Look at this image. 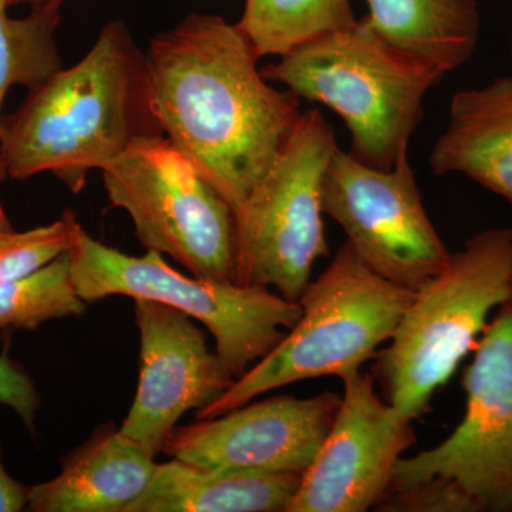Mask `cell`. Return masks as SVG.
Here are the masks:
<instances>
[{"mask_svg": "<svg viewBox=\"0 0 512 512\" xmlns=\"http://www.w3.org/2000/svg\"><path fill=\"white\" fill-rule=\"evenodd\" d=\"M164 136L237 212L301 119V99L262 76L237 25L191 13L146 52Z\"/></svg>", "mask_w": 512, "mask_h": 512, "instance_id": "1", "label": "cell"}, {"mask_svg": "<svg viewBox=\"0 0 512 512\" xmlns=\"http://www.w3.org/2000/svg\"><path fill=\"white\" fill-rule=\"evenodd\" d=\"M164 136L154 107L146 53L126 23L113 20L69 69L30 89L0 124L8 178L50 173L73 194L144 138Z\"/></svg>", "mask_w": 512, "mask_h": 512, "instance_id": "2", "label": "cell"}, {"mask_svg": "<svg viewBox=\"0 0 512 512\" xmlns=\"http://www.w3.org/2000/svg\"><path fill=\"white\" fill-rule=\"evenodd\" d=\"M261 72L299 99L335 111L348 127L349 153L382 170L409 154L424 99L444 77L384 43L363 18L279 57Z\"/></svg>", "mask_w": 512, "mask_h": 512, "instance_id": "3", "label": "cell"}, {"mask_svg": "<svg viewBox=\"0 0 512 512\" xmlns=\"http://www.w3.org/2000/svg\"><path fill=\"white\" fill-rule=\"evenodd\" d=\"M512 229H487L451 254L447 265L414 292L389 348L377 353L375 379L384 400L417 420L476 349L487 319L510 298Z\"/></svg>", "mask_w": 512, "mask_h": 512, "instance_id": "4", "label": "cell"}, {"mask_svg": "<svg viewBox=\"0 0 512 512\" xmlns=\"http://www.w3.org/2000/svg\"><path fill=\"white\" fill-rule=\"evenodd\" d=\"M413 295L372 271L345 242L306 286L299 299L301 318L281 343L198 410L197 419L221 416L302 380L336 376L345 382L356 376L392 339Z\"/></svg>", "mask_w": 512, "mask_h": 512, "instance_id": "5", "label": "cell"}, {"mask_svg": "<svg viewBox=\"0 0 512 512\" xmlns=\"http://www.w3.org/2000/svg\"><path fill=\"white\" fill-rule=\"evenodd\" d=\"M69 254L74 288L84 302L123 295L173 306L210 330L235 379L269 355L302 315L301 303L271 289L185 276L156 251L124 254L94 239L77 218Z\"/></svg>", "mask_w": 512, "mask_h": 512, "instance_id": "6", "label": "cell"}, {"mask_svg": "<svg viewBox=\"0 0 512 512\" xmlns=\"http://www.w3.org/2000/svg\"><path fill=\"white\" fill-rule=\"evenodd\" d=\"M338 148L318 109L302 113L274 164L234 214L235 284L274 288L299 302L313 265L329 255L323 185Z\"/></svg>", "mask_w": 512, "mask_h": 512, "instance_id": "7", "label": "cell"}, {"mask_svg": "<svg viewBox=\"0 0 512 512\" xmlns=\"http://www.w3.org/2000/svg\"><path fill=\"white\" fill-rule=\"evenodd\" d=\"M101 177L110 204L127 212L147 251L170 256L197 278L234 282V212L167 137L137 141Z\"/></svg>", "mask_w": 512, "mask_h": 512, "instance_id": "8", "label": "cell"}, {"mask_svg": "<svg viewBox=\"0 0 512 512\" xmlns=\"http://www.w3.org/2000/svg\"><path fill=\"white\" fill-rule=\"evenodd\" d=\"M466 413L439 446L403 457L392 491L443 478L476 501L481 511L512 512V308L485 326L463 376Z\"/></svg>", "mask_w": 512, "mask_h": 512, "instance_id": "9", "label": "cell"}, {"mask_svg": "<svg viewBox=\"0 0 512 512\" xmlns=\"http://www.w3.org/2000/svg\"><path fill=\"white\" fill-rule=\"evenodd\" d=\"M323 212L372 271L410 291L450 259L424 208L409 154L382 170L338 148L323 185Z\"/></svg>", "mask_w": 512, "mask_h": 512, "instance_id": "10", "label": "cell"}, {"mask_svg": "<svg viewBox=\"0 0 512 512\" xmlns=\"http://www.w3.org/2000/svg\"><path fill=\"white\" fill-rule=\"evenodd\" d=\"M343 387L332 429L286 512L376 508L389 493L403 454L416 444L413 421L376 393L375 376L357 373Z\"/></svg>", "mask_w": 512, "mask_h": 512, "instance_id": "11", "label": "cell"}, {"mask_svg": "<svg viewBox=\"0 0 512 512\" xmlns=\"http://www.w3.org/2000/svg\"><path fill=\"white\" fill-rule=\"evenodd\" d=\"M342 396H279L175 427L163 453L214 470L305 473L332 429Z\"/></svg>", "mask_w": 512, "mask_h": 512, "instance_id": "12", "label": "cell"}, {"mask_svg": "<svg viewBox=\"0 0 512 512\" xmlns=\"http://www.w3.org/2000/svg\"><path fill=\"white\" fill-rule=\"evenodd\" d=\"M134 302L140 379L120 431L156 458L181 417L214 402L235 377L190 316L164 303Z\"/></svg>", "mask_w": 512, "mask_h": 512, "instance_id": "13", "label": "cell"}, {"mask_svg": "<svg viewBox=\"0 0 512 512\" xmlns=\"http://www.w3.org/2000/svg\"><path fill=\"white\" fill-rule=\"evenodd\" d=\"M120 429L101 427L62 460L59 476L29 488L32 512H128L158 464Z\"/></svg>", "mask_w": 512, "mask_h": 512, "instance_id": "14", "label": "cell"}, {"mask_svg": "<svg viewBox=\"0 0 512 512\" xmlns=\"http://www.w3.org/2000/svg\"><path fill=\"white\" fill-rule=\"evenodd\" d=\"M429 164L436 175H466L512 204L511 77L454 94Z\"/></svg>", "mask_w": 512, "mask_h": 512, "instance_id": "15", "label": "cell"}, {"mask_svg": "<svg viewBox=\"0 0 512 512\" xmlns=\"http://www.w3.org/2000/svg\"><path fill=\"white\" fill-rule=\"evenodd\" d=\"M302 474L214 470L171 458L128 512H286Z\"/></svg>", "mask_w": 512, "mask_h": 512, "instance_id": "16", "label": "cell"}, {"mask_svg": "<svg viewBox=\"0 0 512 512\" xmlns=\"http://www.w3.org/2000/svg\"><path fill=\"white\" fill-rule=\"evenodd\" d=\"M363 16L397 52L446 76L473 57L480 42L477 0H366Z\"/></svg>", "mask_w": 512, "mask_h": 512, "instance_id": "17", "label": "cell"}, {"mask_svg": "<svg viewBox=\"0 0 512 512\" xmlns=\"http://www.w3.org/2000/svg\"><path fill=\"white\" fill-rule=\"evenodd\" d=\"M356 22L350 0H245L235 25L262 59L288 55Z\"/></svg>", "mask_w": 512, "mask_h": 512, "instance_id": "18", "label": "cell"}, {"mask_svg": "<svg viewBox=\"0 0 512 512\" xmlns=\"http://www.w3.org/2000/svg\"><path fill=\"white\" fill-rule=\"evenodd\" d=\"M62 6H33L23 18H12L8 2L0 0V124L3 101L13 86L35 89L63 69L56 40Z\"/></svg>", "mask_w": 512, "mask_h": 512, "instance_id": "19", "label": "cell"}, {"mask_svg": "<svg viewBox=\"0 0 512 512\" xmlns=\"http://www.w3.org/2000/svg\"><path fill=\"white\" fill-rule=\"evenodd\" d=\"M86 308L74 288L69 251L33 274L0 286V330H35L47 320L83 315Z\"/></svg>", "mask_w": 512, "mask_h": 512, "instance_id": "20", "label": "cell"}, {"mask_svg": "<svg viewBox=\"0 0 512 512\" xmlns=\"http://www.w3.org/2000/svg\"><path fill=\"white\" fill-rule=\"evenodd\" d=\"M74 220L76 215L66 211L59 220L28 231L0 229V286L33 274L69 251Z\"/></svg>", "mask_w": 512, "mask_h": 512, "instance_id": "21", "label": "cell"}, {"mask_svg": "<svg viewBox=\"0 0 512 512\" xmlns=\"http://www.w3.org/2000/svg\"><path fill=\"white\" fill-rule=\"evenodd\" d=\"M377 511L387 512H480L476 501L456 484L431 478L402 491L387 493Z\"/></svg>", "mask_w": 512, "mask_h": 512, "instance_id": "22", "label": "cell"}, {"mask_svg": "<svg viewBox=\"0 0 512 512\" xmlns=\"http://www.w3.org/2000/svg\"><path fill=\"white\" fill-rule=\"evenodd\" d=\"M0 404L18 414L30 431H35L40 394L32 377L8 355L0 356Z\"/></svg>", "mask_w": 512, "mask_h": 512, "instance_id": "23", "label": "cell"}, {"mask_svg": "<svg viewBox=\"0 0 512 512\" xmlns=\"http://www.w3.org/2000/svg\"><path fill=\"white\" fill-rule=\"evenodd\" d=\"M30 485L15 480L2 460V446H0V512H19L28 507Z\"/></svg>", "mask_w": 512, "mask_h": 512, "instance_id": "24", "label": "cell"}, {"mask_svg": "<svg viewBox=\"0 0 512 512\" xmlns=\"http://www.w3.org/2000/svg\"><path fill=\"white\" fill-rule=\"evenodd\" d=\"M6 178H8V173H6L5 165H3L2 158H0V184H2ZM0 228H12L10 227L8 215H6L5 207H3L2 201H0Z\"/></svg>", "mask_w": 512, "mask_h": 512, "instance_id": "25", "label": "cell"}, {"mask_svg": "<svg viewBox=\"0 0 512 512\" xmlns=\"http://www.w3.org/2000/svg\"><path fill=\"white\" fill-rule=\"evenodd\" d=\"M10 8L18 5H29L30 8L33 6L47 5V3H64L66 0H6Z\"/></svg>", "mask_w": 512, "mask_h": 512, "instance_id": "26", "label": "cell"}, {"mask_svg": "<svg viewBox=\"0 0 512 512\" xmlns=\"http://www.w3.org/2000/svg\"><path fill=\"white\" fill-rule=\"evenodd\" d=\"M507 303L512 308V278H511L510 298H508V302Z\"/></svg>", "mask_w": 512, "mask_h": 512, "instance_id": "27", "label": "cell"}, {"mask_svg": "<svg viewBox=\"0 0 512 512\" xmlns=\"http://www.w3.org/2000/svg\"><path fill=\"white\" fill-rule=\"evenodd\" d=\"M510 50H511V56H512V40H511Z\"/></svg>", "mask_w": 512, "mask_h": 512, "instance_id": "28", "label": "cell"}, {"mask_svg": "<svg viewBox=\"0 0 512 512\" xmlns=\"http://www.w3.org/2000/svg\"><path fill=\"white\" fill-rule=\"evenodd\" d=\"M0 229H5V228H0Z\"/></svg>", "mask_w": 512, "mask_h": 512, "instance_id": "29", "label": "cell"}]
</instances>
